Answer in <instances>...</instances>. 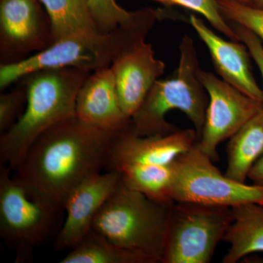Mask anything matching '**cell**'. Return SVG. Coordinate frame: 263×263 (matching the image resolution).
<instances>
[{
  "mask_svg": "<svg viewBox=\"0 0 263 263\" xmlns=\"http://www.w3.org/2000/svg\"><path fill=\"white\" fill-rule=\"evenodd\" d=\"M120 134L85 122L77 116L68 118L33 142L15 170V176L37 196L64 210L74 189L108 168Z\"/></svg>",
  "mask_w": 263,
  "mask_h": 263,
  "instance_id": "obj_1",
  "label": "cell"
},
{
  "mask_svg": "<svg viewBox=\"0 0 263 263\" xmlns=\"http://www.w3.org/2000/svg\"><path fill=\"white\" fill-rule=\"evenodd\" d=\"M162 15L160 10L142 8L136 10L130 22L107 34H73L20 61L2 64L0 87L5 89L29 74L47 69L75 67L92 72L110 67L123 52L146 40Z\"/></svg>",
  "mask_w": 263,
  "mask_h": 263,
  "instance_id": "obj_2",
  "label": "cell"
},
{
  "mask_svg": "<svg viewBox=\"0 0 263 263\" xmlns=\"http://www.w3.org/2000/svg\"><path fill=\"white\" fill-rule=\"evenodd\" d=\"M91 72L47 69L26 76L27 105L13 127L0 138V165L15 171L33 142L52 126L76 116V100Z\"/></svg>",
  "mask_w": 263,
  "mask_h": 263,
  "instance_id": "obj_3",
  "label": "cell"
},
{
  "mask_svg": "<svg viewBox=\"0 0 263 263\" xmlns=\"http://www.w3.org/2000/svg\"><path fill=\"white\" fill-rule=\"evenodd\" d=\"M171 206L151 200L121 180L97 214L92 230L148 263H162Z\"/></svg>",
  "mask_w": 263,
  "mask_h": 263,
  "instance_id": "obj_4",
  "label": "cell"
},
{
  "mask_svg": "<svg viewBox=\"0 0 263 263\" xmlns=\"http://www.w3.org/2000/svg\"><path fill=\"white\" fill-rule=\"evenodd\" d=\"M179 67L172 77L158 80L131 118L128 132L137 136L166 135L177 130L165 119L171 110L183 112L193 123L197 136L205 123L209 95L199 79L200 68L193 38L185 34L179 46Z\"/></svg>",
  "mask_w": 263,
  "mask_h": 263,
  "instance_id": "obj_5",
  "label": "cell"
},
{
  "mask_svg": "<svg viewBox=\"0 0 263 263\" xmlns=\"http://www.w3.org/2000/svg\"><path fill=\"white\" fill-rule=\"evenodd\" d=\"M0 165V235L27 262L36 247L55 239L61 229L63 209L43 200Z\"/></svg>",
  "mask_w": 263,
  "mask_h": 263,
  "instance_id": "obj_6",
  "label": "cell"
},
{
  "mask_svg": "<svg viewBox=\"0 0 263 263\" xmlns=\"http://www.w3.org/2000/svg\"><path fill=\"white\" fill-rule=\"evenodd\" d=\"M232 221V208L175 202L162 263L210 262Z\"/></svg>",
  "mask_w": 263,
  "mask_h": 263,
  "instance_id": "obj_7",
  "label": "cell"
},
{
  "mask_svg": "<svg viewBox=\"0 0 263 263\" xmlns=\"http://www.w3.org/2000/svg\"><path fill=\"white\" fill-rule=\"evenodd\" d=\"M171 198L174 202L233 208L249 202L263 204V186L239 182L222 174L197 146L176 161Z\"/></svg>",
  "mask_w": 263,
  "mask_h": 263,
  "instance_id": "obj_8",
  "label": "cell"
},
{
  "mask_svg": "<svg viewBox=\"0 0 263 263\" xmlns=\"http://www.w3.org/2000/svg\"><path fill=\"white\" fill-rule=\"evenodd\" d=\"M197 76L209 95V105L197 146L216 161L219 143L230 139L260 111L263 103L233 87L212 72L200 68Z\"/></svg>",
  "mask_w": 263,
  "mask_h": 263,
  "instance_id": "obj_9",
  "label": "cell"
},
{
  "mask_svg": "<svg viewBox=\"0 0 263 263\" xmlns=\"http://www.w3.org/2000/svg\"><path fill=\"white\" fill-rule=\"evenodd\" d=\"M43 7L39 0H0L2 60L18 62L21 54L42 51L53 43Z\"/></svg>",
  "mask_w": 263,
  "mask_h": 263,
  "instance_id": "obj_10",
  "label": "cell"
},
{
  "mask_svg": "<svg viewBox=\"0 0 263 263\" xmlns=\"http://www.w3.org/2000/svg\"><path fill=\"white\" fill-rule=\"evenodd\" d=\"M122 180L117 171L91 176L72 190L66 200V217L53 240L55 250L72 249L92 230L93 221Z\"/></svg>",
  "mask_w": 263,
  "mask_h": 263,
  "instance_id": "obj_11",
  "label": "cell"
},
{
  "mask_svg": "<svg viewBox=\"0 0 263 263\" xmlns=\"http://www.w3.org/2000/svg\"><path fill=\"white\" fill-rule=\"evenodd\" d=\"M110 68L121 108L131 119L163 75L165 65L156 58L152 44L143 40L119 55Z\"/></svg>",
  "mask_w": 263,
  "mask_h": 263,
  "instance_id": "obj_12",
  "label": "cell"
},
{
  "mask_svg": "<svg viewBox=\"0 0 263 263\" xmlns=\"http://www.w3.org/2000/svg\"><path fill=\"white\" fill-rule=\"evenodd\" d=\"M195 129H179L166 135L137 136L127 131L116 140L107 171L132 164H167L195 146Z\"/></svg>",
  "mask_w": 263,
  "mask_h": 263,
  "instance_id": "obj_13",
  "label": "cell"
},
{
  "mask_svg": "<svg viewBox=\"0 0 263 263\" xmlns=\"http://www.w3.org/2000/svg\"><path fill=\"white\" fill-rule=\"evenodd\" d=\"M190 23L206 46L214 68L221 79L263 103L262 89L254 79L251 67V55L245 43L231 40L228 41L221 37L196 15H190Z\"/></svg>",
  "mask_w": 263,
  "mask_h": 263,
  "instance_id": "obj_14",
  "label": "cell"
},
{
  "mask_svg": "<svg viewBox=\"0 0 263 263\" xmlns=\"http://www.w3.org/2000/svg\"><path fill=\"white\" fill-rule=\"evenodd\" d=\"M76 110L81 120L107 130L122 133L130 124L121 108L110 67L90 74L79 90Z\"/></svg>",
  "mask_w": 263,
  "mask_h": 263,
  "instance_id": "obj_15",
  "label": "cell"
},
{
  "mask_svg": "<svg viewBox=\"0 0 263 263\" xmlns=\"http://www.w3.org/2000/svg\"><path fill=\"white\" fill-rule=\"evenodd\" d=\"M233 221L223 240L230 245L223 263H235L254 252H263V204L249 202L232 208Z\"/></svg>",
  "mask_w": 263,
  "mask_h": 263,
  "instance_id": "obj_16",
  "label": "cell"
},
{
  "mask_svg": "<svg viewBox=\"0 0 263 263\" xmlns=\"http://www.w3.org/2000/svg\"><path fill=\"white\" fill-rule=\"evenodd\" d=\"M230 179L245 183L249 171L263 155V109L229 139L227 146Z\"/></svg>",
  "mask_w": 263,
  "mask_h": 263,
  "instance_id": "obj_17",
  "label": "cell"
},
{
  "mask_svg": "<svg viewBox=\"0 0 263 263\" xmlns=\"http://www.w3.org/2000/svg\"><path fill=\"white\" fill-rule=\"evenodd\" d=\"M39 1L49 18L53 43L73 34L100 32L93 18L89 0Z\"/></svg>",
  "mask_w": 263,
  "mask_h": 263,
  "instance_id": "obj_18",
  "label": "cell"
},
{
  "mask_svg": "<svg viewBox=\"0 0 263 263\" xmlns=\"http://www.w3.org/2000/svg\"><path fill=\"white\" fill-rule=\"evenodd\" d=\"M176 161V160H175ZM132 164L119 170L123 182L151 200L166 205L175 202L171 190L176 178V164Z\"/></svg>",
  "mask_w": 263,
  "mask_h": 263,
  "instance_id": "obj_19",
  "label": "cell"
},
{
  "mask_svg": "<svg viewBox=\"0 0 263 263\" xmlns=\"http://www.w3.org/2000/svg\"><path fill=\"white\" fill-rule=\"evenodd\" d=\"M60 263H148L139 254L118 247L91 230Z\"/></svg>",
  "mask_w": 263,
  "mask_h": 263,
  "instance_id": "obj_20",
  "label": "cell"
},
{
  "mask_svg": "<svg viewBox=\"0 0 263 263\" xmlns=\"http://www.w3.org/2000/svg\"><path fill=\"white\" fill-rule=\"evenodd\" d=\"M166 7L177 6L201 15L216 30L231 41H240L231 24L221 14L217 0H152Z\"/></svg>",
  "mask_w": 263,
  "mask_h": 263,
  "instance_id": "obj_21",
  "label": "cell"
},
{
  "mask_svg": "<svg viewBox=\"0 0 263 263\" xmlns=\"http://www.w3.org/2000/svg\"><path fill=\"white\" fill-rule=\"evenodd\" d=\"M95 23L100 32L107 34L119 26L130 22L136 17V11L123 8L117 0H89Z\"/></svg>",
  "mask_w": 263,
  "mask_h": 263,
  "instance_id": "obj_22",
  "label": "cell"
},
{
  "mask_svg": "<svg viewBox=\"0 0 263 263\" xmlns=\"http://www.w3.org/2000/svg\"><path fill=\"white\" fill-rule=\"evenodd\" d=\"M221 14L230 23L249 29L263 41V8L232 0H217Z\"/></svg>",
  "mask_w": 263,
  "mask_h": 263,
  "instance_id": "obj_23",
  "label": "cell"
},
{
  "mask_svg": "<svg viewBox=\"0 0 263 263\" xmlns=\"http://www.w3.org/2000/svg\"><path fill=\"white\" fill-rule=\"evenodd\" d=\"M27 103L26 89H15L0 97V132L3 134L22 116L21 108Z\"/></svg>",
  "mask_w": 263,
  "mask_h": 263,
  "instance_id": "obj_24",
  "label": "cell"
},
{
  "mask_svg": "<svg viewBox=\"0 0 263 263\" xmlns=\"http://www.w3.org/2000/svg\"><path fill=\"white\" fill-rule=\"evenodd\" d=\"M240 38L248 48L251 57L255 62L262 76L263 83V46L262 41L255 34L239 24L230 23ZM263 92V88H262Z\"/></svg>",
  "mask_w": 263,
  "mask_h": 263,
  "instance_id": "obj_25",
  "label": "cell"
},
{
  "mask_svg": "<svg viewBox=\"0 0 263 263\" xmlns=\"http://www.w3.org/2000/svg\"><path fill=\"white\" fill-rule=\"evenodd\" d=\"M248 179L254 184L263 186V155L249 171Z\"/></svg>",
  "mask_w": 263,
  "mask_h": 263,
  "instance_id": "obj_26",
  "label": "cell"
},
{
  "mask_svg": "<svg viewBox=\"0 0 263 263\" xmlns=\"http://www.w3.org/2000/svg\"><path fill=\"white\" fill-rule=\"evenodd\" d=\"M232 1L237 2V3H242V4L255 5L256 0H232Z\"/></svg>",
  "mask_w": 263,
  "mask_h": 263,
  "instance_id": "obj_27",
  "label": "cell"
},
{
  "mask_svg": "<svg viewBox=\"0 0 263 263\" xmlns=\"http://www.w3.org/2000/svg\"><path fill=\"white\" fill-rule=\"evenodd\" d=\"M255 6L263 8V0H256Z\"/></svg>",
  "mask_w": 263,
  "mask_h": 263,
  "instance_id": "obj_28",
  "label": "cell"
}]
</instances>
